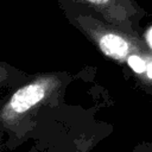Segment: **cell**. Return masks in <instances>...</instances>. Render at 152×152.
I'll return each mask as SVG.
<instances>
[{
    "label": "cell",
    "instance_id": "obj_3",
    "mask_svg": "<svg viewBox=\"0 0 152 152\" xmlns=\"http://www.w3.org/2000/svg\"><path fill=\"white\" fill-rule=\"evenodd\" d=\"M77 1L91 5V6H95V7H99V8H104L108 5H110L113 0H77Z\"/></svg>",
    "mask_w": 152,
    "mask_h": 152
},
{
    "label": "cell",
    "instance_id": "obj_6",
    "mask_svg": "<svg viewBox=\"0 0 152 152\" xmlns=\"http://www.w3.org/2000/svg\"><path fill=\"white\" fill-rule=\"evenodd\" d=\"M145 72H146V75H147L150 78H152V62L146 65V71H145Z\"/></svg>",
    "mask_w": 152,
    "mask_h": 152
},
{
    "label": "cell",
    "instance_id": "obj_2",
    "mask_svg": "<svg viewBox=\"0 0 152 152\" xmlns=\"http://www.w3.org/2000/svg\"><path fill=\"white\" fill-rule=\"evenodd\" d=\"M127 64L137 74H142V72L146 71V63L138 55H131V56H128L127 57Z\"/></svg>",
    "mask_w": 152,
    "mask_h": 152
},
{
    "label": "cell",
    "instance_id": "obj_5",
    "mask_svg": "<svg viewBox=\"0 0 152 152\" xmlns=\"http://www.w3.org/2000/svg\"><path fill=\"white\" fill-rule=\"evenodd\" d=\"M146 39H147V43L148 45L152 48V27L147 31V34H146Z\"/></svg>",
    "mask_w": 152,
    "mask_h": 152
},
{
    "label": "cell",
    "instance_id": "obj_1",
    "mask_svg": "<svg viewBox=\"0 0 152 152\" xmlns=\"http://www.w3.org/2000/svg\"><path fill=\"white\" fill-rule=\"evenodd\" d=\"M61 86L56 75H43L17 89L0 112V121L5 126L17 124L34 107L49 99Z\"/></svg>",
    "mask_w": 152,
    "mask_h": 152
},
{
    "label": "cell",
    "instance_id": "obj_4",
    "mask_svg": "<svg viewBox=\"0 0 152 152\" xmlns=\"http://www.w3.org/2000/svg\"><path fill=\"white\" fill-rule=\"evenodd\" d=\"M7 78H8V70L2 65H0V84L4 83Z\"/></svg>",
    "mask_w": 152,
    "mask_h": 152
}]
</instances>
